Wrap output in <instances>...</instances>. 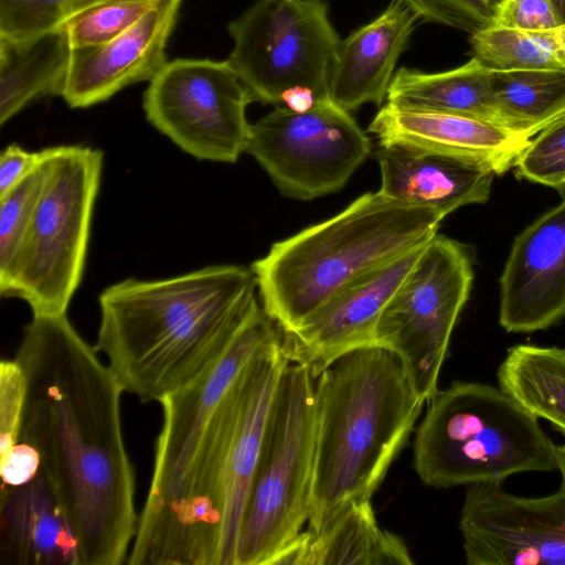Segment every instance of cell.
<instances>
[{"mask_svg": "<svg viewBox=\"0 0 565 565\" xmlns=\"http://www.w3.org/2000/svg\"><path fill=\"white\" fill-rule=\"evenodd\" d=\"M14 360L26 379L20 440L76 534L82 565H120L138 520L118 379L64 315L33 316Z\"/></svg>", "mask_w": 565, "mask_h": 565, "instance_id": "6da1fadb", "label": "cell"}, {"mask_svg": "<svg viewBox=\"0 0 565 565\" xmlns=\"http://www.w3.org/2000/svg\"><path fill=\"white\" fill-rule=\"evenodd\" d=\"M250 268L213 265L99 295L97 352L125 392L160 402L209 370L259 305Z\"/></svg>", "mask_w": 565, "mask_h": 565, "instance_id": "7a4b0ae2", "label": "cell"}, {"mask_svg": "<svg viewBox=\"0 0 565 565\" xmlns=\"http://www.w3.org/2000/svg\"><path fill=\"white\" fill-rule=\"evenodd\" d=\"M316 379L311 532L351 502L371 500L426 403L401 358L381 345L339 356Z\"/></svg>", "mask_w": 565, "mask_h": 565, "instance_id": "3957f363", "label": "cell"}, {"mask_svg": "<svg viewBox=\"0 0 565 565\" xmlns=\"http://www.w3.org/2000/svg\"><path fill=\"white\" fill-rule=\"evenodd\" d=\"M444 218L381 191L365 193L252 264L262 307L282 333L292 332L364 275L428 243Z\"/></svg>", "mask_w": 565, "mask_h": 565, "instance_id": "277c9868", "label": "cell"}, {"mask_svg": "<svg viewBox=\"0 0 565 565\" xmlns=\"http://www.w3.org/2000/svg\"><path fill=\"white\" fill-rule=\"evenodd\" d=\"M414 439V468L433 488L501 482L557 470L556 445L539 418L500 387L455 381L438 390Z\"/></svg>", "mask_w": 565, "mask_h": 565, "instance_id": "5b68a950", "label": "cell"}, {"mask_svg": "<svg viewBox=\"0 0 565 565\" xmlns=\"http://www.w3.org/2000/svg\"><path fill=\"white\" fill-rule=\"evenodd\" d=\"M315 376L289 362L278 380L239 530L236 565H270L309 520Z\"/></svg>", "mask_w": 565, "mask_h": 565, "instance_id": "8992f818", "label": "cell"}, {"mask_svg": "<svg viewBox=\"0 0 565 565\" xmlns=\"http://www.w3.org/2000/svg\"><path fill=\"white\" fill-rule=\"evenodd\" d=\"M41 152L43 184L2 297L24 300L33 316H55L66 313L83 278L103 153L77 145Z\"/></svg>", "mask_w": 565, "mask_h": 565, "instance_id": "52a82bcc", "label": "cell"}, {"mask_svg": "<svg viewBox=\"0 0 565 565\" xmlns=\"http://www.w3.org/2000/svg\"><path fill=\"white\" fill-rule=\"evenodd\" d=\"M227 30V58L253 100L274 106L295 88L329 97L341 39L324 0H257Z\"/></svg>", "mask_w": 565, "mask_h": 565, "instance_id": "ba28073f", "label": "cell"}, {"mask_svg": "<svg viewBox=\"0 0 565 565\" xmlns=\"http://www.w3.org/2000/svg\"><path fill=\"white\" fill-rule=\"evenodd\" d=\"M472 279L466 248L436 234L377 322L375 344L401 358L426 402L438 391L440 370Z\"/></svg>", "mask_w": 565, "mask_h": 565, "instance_id": "9c48e42d", "label": "cell"}, {"mask_svg": "<svg viewBox=\"0 0 565 565\" xmlns=\"http://www.w3.org/2000/svg\"><path fill=\"white\" fill-rule=\"evenodd\" d=\"M371 147L350 111L327 98L302 111L275 106L250 124L245 152L284 195L312 200L342 189Z\"/></svg>", "mask_w": 565, "mask_h": 565, "instance_id": "30bf717a", "label": "cell"}, {"mask_svg": "<svg viewBox=\"0 0 565 565\" xmlns=\"http://www.w3.org/2000/svg\"><path fill=\"white\" fill-rule=\"evenodd\" d=\"M254 102L230 62L177 58L149 81L147 120L199 160L235 163L245 152Z\"/></svg>", "mask_w": 565, "mask_h": 565, "instance_id": "8fae6325", "label": "cell"}, {"mask_svg": "<svg viewBox=\"0 0 565 565\" xmlns=\"http://www.w3.org/2000/svg\"><path fill=\"white\" fill-rule=\"evenodd\" d=\"M561 484L539 498L501 482L468 486L459 530L468 565H565V445H556Z\"/></svg>", "mask_w": 565, "mask_h": 565, "instance_id": "7c38bea8", "label": "cell"}, {"mask_svg": "<svg viewBox=\"0 0 565 565\" xmlns=\"http://www.w3.org/2000/svg\"><path fill=\"white\" fill-rule=\"evenodd\" d=\"M281 338L276 323L258 305L209 370L159 402L163 423L140 516L156 513L174 497L214 413L243 369L259 350Z\"/></svg>", "mask_w": 565, "mask_h": 565, "instance_id": "4fadbf2b", "label": "cell"}, {"mask_svg": "<svg viewBox=\"0 0 565 565\" xmlns=\"http://www.w3.org/2000/svg\"><path fill=\"white\" fill-rule=\"evenodd\" d=\"M426 244L364 275L297 330L281 332L282 348L289 361L309 366L316 379L339 356L376 345L375 329L380 317Z\"/></svg>", "mask_w": 565, "mask_h": 565, "instance_id": "5bb4252c", "label": "cell"}, {"mask_svg": "<svg viewBox=\"0 0 565 565\" xmlns=\"http://www.w3.org/2000/svg\"><path fill=\"white\" fill-rule=\"evenodd\" d=\"M565 317V200L514 239L500 277L507 332L544 330Z\"/></svg>", "mask_w": 565, "mask_h": 565, "instance_id": "9a60e30c", "label": "cell"}, {"mask_svg": "<svg viewBox=\"0 0 565 565\" xmlns=\"http://www.w3.org/2000/svg\"><path fill=\"white\" fill-rule=\"evenodd\" d=\"M182 0H163L113 40L72 49L61 96L72 108L107 100L120 89L150 81L168 62L166 46Z\"/></svg>", "mask_w": 565, "mask_h": 565, "instance_id": "2e32d148", "label": "cell"}, {"mask_svg": "<svg viewBox=\"0 0 565 565\" xmlns=\"http://www.w3.org/2000/svg\"><path fill=\"white\" fill-rule=\"evenodd\" d=\"M369 132L380 143L398 142L466 158L492 168L497 174L514 167L532 139L497 122L387 103L372 119Z\"/></svg>", "mask_w": 565, "mask_h": 565, "instance_id": "e0dca14e", "label": "cell"}, {"mask_svg": "<svg viewBox=\"0 0 565 565\" xmlns=\"http://www.w3.org/2000/svg\"><path fill=\"white\" fill-rule=\"evenodd\" d=\"M381 191L395 200L431 207L444 217L486 203L495 171L466 158L398 142L380 143Z\"/></svg>", "mask_w": 565, "mask_h": 565, "instance_id": "ac0fdd59", "label": "cell"}, {"mask_svg": "<svg viewBox=\"0 0 565 565\" xmlns=\"http://www.w3.org/2000/svg\"><path fill=\"white\" fill-rule=\"evenodd\" d=\"M417 19L399 0H393L374 20L341 40L329 85L330 99L348 111L366 103L381 106Z\"/></svg>", "mask_w": 565, "mask_h": 565, "instance_id": "d6986e66", "label": "cell"}, {"mask_svg": "<svg viewBox=\"0 0 565 565\" xmlns=\"http://www.w3.org/2000/svg\"><path fill=\"white\" fill-rule=\"evenodd\" d=\"M0 556L10 565H82L76 534L41 470L1 486Z\"/></svg>", "mask_w": 565, "mask_h": 565, "instance_id": "ffe728a7", "label": "cell"}, {"mask_svg": "<svg viewBox=\"0 0 565 565\" xmlns=\"http://www.w3.org/2000/svg\"><path fill=\"white\" fill-rule=\"evenodd\" d=\"M405 542L380 527L371 500L353 501L322 530L302 531L270 565H409Z\"/></svg>", "mask_w": 565, "mask_h": 565, "instance_id": "44dd1931", "label": "cell"}, {"mask_svg": "<svg viewBox=\"0 0 565 565\" xmlns=\"http://www.w3.org/2000/svg\"><path fill=\"white\" fill-rule=\"evenodd\" d=\"M71 54L63 26L25 39L0 38V124L36 98L61 96Z\"/></svg>", "mask_w": 565, "mask_h": 565, "instance_id": "7402d4cb", "label": "cell"}, {"mask_svg": "<svg viewBox=\"0 0 565 565\" xmlns=\"http://www.w3.org/2000/svg\"><path fill=\"white\" fill-rule=\"evenodd\" d=\"M494 72L475 56L458 67L437 73L402 67L394 74L386 100L399 108L449 113L499 124L492 102Z\"/></svg>", "mask_w": 565, "mask_h": 565, "instance_id": "603a6c76", "label": "cell"}, {"mask_svg": "<svg viewBox=\"0 0 565 565\" xmlns=\"http://www.w3.org/2000/svg\"><path fill=\"white\" fill-rule=\"evenodd\" d=\"M499 387L565 436V349L510 348L497 371Z\"/></svg>", "mask_w": 565, "mask_h": 565, "instance_id": "cb8c5ba5", "label": "cell"}, {"mask_svg": "<svg viewBox=\"0 0 565 565\" xmlns=\"http://www.w3.org/2000/svg\"><path fill=\"white\" fill-rule=\"evenodd\" d=\"M492 102L500 125L532 138L565 108V72L495 71Z\"/></svg>", "mask_w": 565, "mask_h": 565, "instance_id": "d4e9b609", "label": "cell"}, {"mask_svg": "<svg viewBox=\"0 0 565 565\" xmlns=\"http://www.w3.org/2000/svg\"><path fill=\"white\" fill-rule=\"evenodd\" d=\"M557 28V26H556ZM523 31L490 25L470 35L472 56L493 71L565 72L555 29Z\"/></svg>", "mask_w": 565, "mask_h": 565, "instance_id": "484cf974", "label": "cell"}, {"mask_svg": "<svg viewBox=\"0 0 565 565\" xmlns=\"http://www.w3.org/2000/svg\"><path fill=\"white\" fill-rule=\"evenodd\" d=\"M42 153V152H41ZM44 180L38 168L0 198V294L9 288Z\"/></svg>", "mask_w": 565, "mask_h": 565, "instance_id": "4316f807", "label": "cell"}, {"mask_svg": "<svg viewBox=\"0 0 565 565\" xmlns=\"http://www.w3.org/2000/svg\"><path fill=\"white\" fill-rule=\"evenodd\" d=\"M163 0H103L72 14L62 25L72 49L106 43L127 31Z\"/></svg>", "mask_w": 565, "mask_h": 565, "instance_id": "83f0119b", "label": "cell"}, {"mask_svg": "<svg viewBox=\"0 0 565 565\" xmlns=\"http://www.w3.org/2000/svg\"><path fill=\"white\" fill-rule=\"evenodd\" d=\"M514 167L521 178L564 192L565 119L553 122L531 139Z\"/></svg>", "mask_w": 565, "mask_h": 565, "instance_id": "f1b7e54d", "label": "cell"}, {"mask_svg": "<svg viewBox=\"0 0 565 565\" xmlns=\"http://www.w3.org/2000/svg\"><path fill=\"white\" fill-rule=\"evenodd\" d=\"M74 0H0V38L25 39L61 28Z\"/></svg>", "mask_w": 565, "mask_h": 565, "instance_id": "f546056e", "label": "cell"}, {"mask_svg": "<svg viewBox=\"0 0 565 565\" xmlns=\"http://www.w3.org/2000/svg\"><path fill=\"white\" fill-rule=\"evenodd\" d=\"M418 19L467 32L492 25L501 0H399Z\"/></svg>", "mask_w": 565, "mask_h": 565, "instance_id": "4dcf8cb0", "label": "cell"}, {"mask_svg": "<svg viewBox=\"0 0 565 565\" xmlns=\"http://www.w3.org/2000/svg\"><path fill=\"white\" fill-rule=\"evenodd\" d=\"M26 398V379L13 360L0 363V454L20 441Z\"/></svg>", "mask_w": 565, "mask_h": 565, "instance_id": "1f68e13d", "label": "cell"}, {"mask_svg": "<svg viewBox=\"0 0 565 565\" xmlns=\"http://www.w3.org/2000/svg\"><path fill=\"white\" fill-rule=\"evenodd\" d=\"M559 24L551 0H501L492 23L523 31L551 30Z\"/></svg>", "mask_w": 565, "mask_h": 565, "instance_id": "d6a6232c", "label": "cell"}, {"mask_svg": "<svg viewBox=\"0 0 565 565\" xmlns=\"http://www.w3.org/2000/svg\"><path fill=\"white\" fill-rule=\"evenodd\" d=\"M0 456V473L3 486L23 484L34 478L41 468L38 450L22 440Z\"/></svg>", "mask_w": 565, "mask_h": 565, "instance_id": "836d02e7", "label": "cell"}, {"mask_svg": "<svg viewBox=\"0 0 565 565\" xmlns=\"http://www.w3.org/2000/svg\"><path fill=\"white\" fill-rule=\"evenodd\" d=\"M41 159V151L31 152L18 145L6 147L0 156V198L33 172Z\"/></svg>", "mask_w": 565, "mask_h": 565, "instance_id": "e575fe53", "label": "cell"}, {"mask_svg": "<svg viewBox=\"0 0 565 565\" xmlns=\"http://www.w3.org/2000/svg\"><path fill=\"white\" fill-rule=\"evenodd\" d=\"M555 35H556L559 51H561L563 57L565 58V23L559 24L555 29Z\"/></svg>", "mask_w": 565, "mask_h": 565, "instance_id": "d590c367", "label": "cell"}, {"mask_svg": "<svg viewBox=\"0 0 565 565\" xmlns=\"http://www.w3.org/2000/svg\"><path fill=\"white\" fill-rule=\"evenodd\" d=\"M562 23H565V0H551Z\"/></svg>", "mask_w": 565, "mask_h": 565, "instance_id": "8d00e7d4", "label": "cell"}, {"mask_svg": "<svg viewBox=\"0 0 565 565\" xmlns=\"http://www.w3.org/2000/svg\"><path fill=\"white\" fill-rule=\"evenodd\" d=\"M99 1H103V0H75L73 14L81 11L82 9H84L88 6H92L94 3H97Z\"/></svg>", "mask_w": 565, "mask_h": 565, "instance_id": "74e56055", "label": "cell"}, {"mask_svg": "<svg viewBox=\"0 0 565 565\" xmlns=\"http://www.w3.org/2000/svg\"><path fill=\"white\" fill-rule=\"evenodd\" d=\"M565 119V108L563 109V111L561 113L559 116H557L550 125H552L553 122H556V121H559V120H564ZM548 125V126H550Z\"/></svg>", "mask_w": 565, "mask_h": 565, "instance_id": "f35d334b", "label": "cell"}]
</instances>
